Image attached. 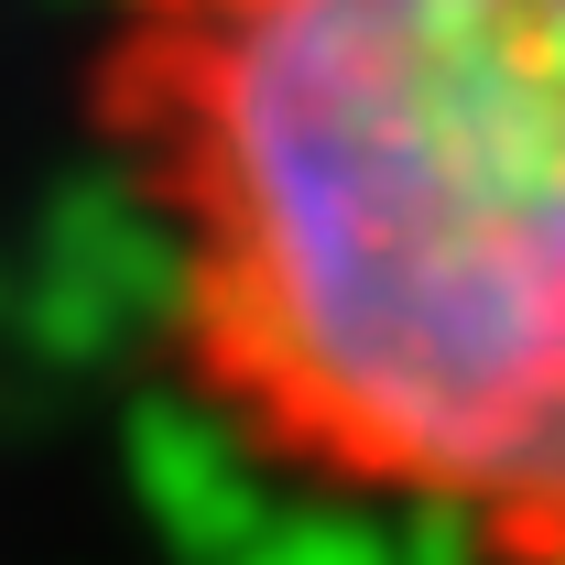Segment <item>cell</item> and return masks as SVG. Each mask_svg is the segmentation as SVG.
<instances>
[{
  "label": "cell",
  "instance_id": "obj_1",
  "mask_svg": "<svg viewBox=\"0 0 565 565\" xmlns=\"http://www.w3.org/2000/svg\"><path fill=\"white\" fill-rule=\"evenodd\" d=\"M87 131L250 468L565 565V0H98Z\"/></svg>",
  "mask_w": 565,
  "mask_h": 565
}]
</instances>
